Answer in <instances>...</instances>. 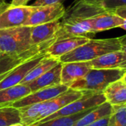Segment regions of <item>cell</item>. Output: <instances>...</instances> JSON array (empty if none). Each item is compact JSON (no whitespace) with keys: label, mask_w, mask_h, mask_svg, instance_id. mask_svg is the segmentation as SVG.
Instances as JSON below:
<instances>
[{"label":"cell","mask_w":126,"mask_h":126,"mask_svg":"<svg viewBox=\"0 0 126 126\" xmlns=\"http://www.w3.org/2000/svg\"><path fill=\"white\" fill-rule=\"evenodd\" d=\"M86 93L88 92L68 89L65 92L53 99L19 109L21 115V123L25 126H33L54 114L65 106L81 98Z\"/></svg>","instance_id":"cell-1"},{"label":"cell","mask_w":126,"mask_h":126,"mask_svg":"<svg viewBox=\"0 0 126 126\" xmlns=\"http://www.w3.org/2000/svg\"><path fill=\"white\" fill-rule=\"evenodd\" d=\"M120 50L118 38L93 39L59 58L62 63L85 62L94 60L105 54Z\"/></svg>","instance_id":"cell-2"},{"label":"cell","mask_w":126,"mask_h":126,"mask_svg":"<svg viewBox=\"0 0 126 126\" xmlns=\"http://www.w3.org/2000/svg\"><path fill=\"white\" fill-rule=\"evenodd\" d=\"M126 69H91L82 78L70 85L69 89L91 93H102L111 83L121 78Z\"/></svg>","instance_id":"cell-3"},{"label":"cell","mask_w":126,"mask_h":126,"mask_svg":"<svg viewBox=\"0 0 126 126\" xmlns=\"http://www.w3.org/2000/svg\"><path fill=\"white\" fill-rule=\"evenodd\" d=\"M30 30L31 27L26 26L0 30L1 52L7 54H20L35 47L31 43Z\"/></svg>","instance_id":"cell-4"},{"label":"cell","mask_w":126,"mask_h":126,"mask_svg":"<svg viewBox=\"0 0 126 126\" xmlns=\"http://www.w3.org/2000/svg\"><path fill=\"white\" fill-rule=\"evenodd\" d=\"M105 102V99L102 93L94 94V93L88 92V93H86L85 95H83L81 98L77 99L74 100V102L65 106L63 108H62L61 109H59L54 114L50 115L49 117H46L45 119L42 120V121H40L39 123L36 124H39L42 122L48 121L54 118L71 116V115L85 111L86 110L96 108L100 106L101 104L104 103Z\"/></svg>","instance_id":"cell-5"},{"label":"cell","mask_w":126,"mask_h":126,"mask_svg":"<svg viewBox=\"0 0 126 126\" xmlns=\"http://www.w3.org/2000/svg\"><path fill=\"white\" fill-rule=\"evenodd\" d=\"M106 10L101 3L87 1L85 0H75L67 10L65 9L62 21L89 19Z\"/></svg>","instance_id":"cell-6"},{"label":"cell","mask_w":126,"mask_h":126,"mask_svg":"<svg viewBox=\"0 0 126 126\" xmlns=\"http://www.w3.org/2000/svg\"><path fill=\"white\" fill-rule=\"evenodd\" d=\"M52 43H47L36 45L30 49L20 54H7L0 53V81L14 68L27 61V59L42 52Z\"/></svg>","instance_id":"cell-7"},{"label":"cell","mask_w":126,"mask_h":126,"mask_svg":"<svg viewBox=\"0 0 126 126\" xmlns=\"http://www.w3.org/2000/svg\"><path fill=\"white\" fill-rule=\"evenodd\" d=\"M37 7L26 5L10 7L0 10V30H7L24 26L30 15Z\"/></svg>","instance_id":"cell-8"},{"label":"cell","mask_w":126,"mask_h":126,"mask_svg":"<svg viewBox=\"0 0 126 126\" xmlns=\"http://www.w3.org/2000/svg\"><path fill=\"white\" fill-rule=\"evenodd\" d=\"M65 13V8L62 3L37 7L30 15L24 26L32 27L58 21L63 17Z\"/></svg>","instance_id":"cell-9"},{"label":"cell","mask_w":126,"mask_h":126,"mask_svg":"<svg viewBox=\"0 0 126 126\" xmlns=\"http://www.w3.org/2000/svg\"><path fill=\"white\" fill-rule=\"evenodd\" d=\"M47 55L45 51L42 52L24 61L18 66L10 71L3 80L0 81V90L7 89L18 84L27 76V75Z\"/></svg>","instance_id":"cell-10"},{"label":"cell","mask_w":126,"mask_h":126,"mask_svg":"<svg viewBox=\"0 0 126 126\" xmlns=\"http://www.w3.org/2000/svg\"><path fill=\"white\" fill-rule=\"evenodd\" d=\"M68 89L69 87L65 85H59L56 86L42 89L30 93L27 96L13 103L10 106H13L19 109L25 108V107H27L34 104L44 103L63 94Z\"/></svg>","instance_id":"cell-11"},{"label":"cell","mask_w":126,"mask_h":126,"mask_svg":"<svg viewBox=\"0 0 126 126\" xmlns=\"http://www.w3.org/2000/svg\"><path fill=\"white\" fill-rule=\"evenodd\" d=\"M91 38L85 36H72L56 39L45 50L46 54L52 58L59 59L79 47L85 44Z\"/></svg>","instance_id":"cell-12"},{"label":"cell","mask_w":126,"mask_h":126,"mask_svg":"<svg viewBox=\"0 0 126 126\" xmlns=\"http://www.w3.org/2000/svg\"><path fill=\"white\" fill-rule=\"evenodd\" d=\"M60 21L61 27L56 35V39L72 36H85L92 38L95 35L93 32L91 18Z\"/></svg>","instance_id":"cell-13"},{"label":"cell","mask_w":126,"mask_h":126,"mask_svg":"<svg viewBox=\"0 0 126 126\" xmlns=\"http://www.w3.org/2000/svg\"><path fill=\"white\" fill-rule=\"evenodd\" d=\"M60 27V20L32 27L30 30L32 45L36 46L47 43H53L56 40V35L59 30Z\"/></svg>","instance_id":"cell-14"},{"label":"cell","mask_w":126,"mask_h":126,"mask_svg":"<svg viewBox=\"0 0 126 126\" xmlns=\"http://www.w3.org/2000/svg\"><path fill=\"white\" fill-rule=\"evenodd\" d=\"M91 69L89 61L62 63L61 84L70 86L74 82L84 77Z\"/></svg>","instance_id":"cell-15"},{"label":"cell","mask_w":126,"mask_h":126,"mask_svg":"<svg viewBox=\"0 0 126 126\" xmlns=\"http://www.w3.org/2000/svg\"><path fill=\"white\" fill-rule=\"evenodd\" d=\"M61 71H62V63L59 62L54 67L35 79L34 80L25 84L27 85L31 93L36 92L38 90L56 86L61 84Z\"/></svg>","instance_id":"cell-16"},{"label":"cell","mask_w":126,"mask_h":126,"mask_svg":"<svg viewBox=\"0 0 126 126\" xmlns=\"http://www.w3.org/2000/svg\"><path fill=\"white\" fill-rule=\"evenodd\" d=\"M91 69H126V53L121 50L102 55L89 61Z\"/></svg>","instance_id":"cell-17"},{"label":"cell","mask_w":126,"mask_h":126,"mask_svg":"<svg viewBox=\"0 0 126 126\" xmlns=\"http://www.w3.org/2000/svg\"><path fill=\"white\" fill-rule=\"evenodd\" d=\"M91 21L94 34L116 27H121L124 23V20L113 10H107L105 12L91 18Z\"/></svg>","instance_id":"cell-18"},{"label":"cell","mask_w":126,"mask_h":126,"mask_svg":"<svg viewBox=\"0 0 126 126\" xmlns=\"http://www.w3.org/2000/svg\"><path fill=\"white\" fill-rule=\"evenodd\" d=\"M102 93L105 102L113 107L126 105V85L120 80L110 83Z\"/></svg>","instance_id":"cell-19"},{"label":"cell","mask_w":126,"mask_h":126,"mask_svg":"<svg viewBox=\"0 0 126 126\" xmlns=\"http://www.w3.org/2000/svg\"><path fill=\"white\" fill-rule=\"evenodd\" d=\"M31 93L30 88L25 84H18L0 90V108L10 106Z\"/></svg>","instance_id":"cell-20"},{"label":"cell","mask_w":126,"mask_h":126,"mask_svg":"<svg viewBox=\"0 0 126 126\" xmlns=\"http://www.w3.org/2000/svg\"><path fill=\"white\" fill-rule=\"evenodd\" d=\"M114 107L105 102L76 121L73 126H87L112 114Z\"/></svg>","instance_id":"cell-21"},{"label":"cell","mask_w":126,"mask_h":126,"mask_svg":"<svg viewBox=\"0 0 126 126\" xmlns=\"http://www.w3.org/2000/svg\"><path fill=\"white\" fill-rule=\"evenodd\" d=\"M59 63V59L50 57L47 55L42 60V61L39 64H37L27 75V76L22 80V81L20 83V84H27V83L34 80L35 79H36L37 78H39V76H41L42 75H43L44 73H45L50 69L54 67Z\"/></svg>","instance_id":"cell-22"},{"label":"cell","mask_w":126,"mask_h":126,"mask_svg":"<svg viewBox=\"0 0 126 126\" xmlns=\"http://www.w3.org/2000/svg\"><path fill=\"white\" fill-rule=\"evenodd\" d=\"M94 109H91L88 110H86L85 111L68 116V117H58V118H54L48 121L42 122L39 124L34 125L32 126H73L74 123L80 120L82 117L88 114L90 111H91Z\"/></svg>","instance_id":"cell-23"},{"label":"cell","mask_w":126,"mask_h":126,"mask_svg":"<svg viewBox=\"0 0 126 126\" xmlns=\"http://www.w3.org/2000/svg\"><path fill=\"white\" fill-rule=\"evenodd\" d=\"M21 123L20 111L13 106L0 108V126H9Z\"/></svg>","instance_id":"cell-24"},{"label":"cell","mask_w":126,"mask_h":126,"mask_svg":"<svg viewBox=\"0 0 126 126\" xmlns=\"http://www.w3.org/2000/svg\"><path fill=\"white\" fill-rule=\"evenodd\" d=\"M108 126H126V105L114 107Z\"/></svg>","instance_id":"cell-25"},{"label":"cell","mask_w":126,"mask_h":126,"mask_svg":"<svg viewBox=\"0 0 126 126\" xmlns=\"http://www.w3.org/2000/svg\"><path fill=\"white\" fill-rule=\"evenodd\" d=\"M101 4L106 10H114L120 7H126V0H105Z\"/></svg>","instance_id":"cell-26"},{"label":"cell","mask_w":126,"mask_h":126,"mask_svg":"<svg viewBox=\"0 0 126 126\" xmlns=\"http://www.w3.org/2000/svg\"><path fill=\"white\" fill-rule=\"evenodd\" d=\"M63 0H36L31 6L35 7H42V6H47V5H52L58 3H62Z\"/></svg>","instance_id":"cell-27"},{"label":"cell","mask_w":126,"mask_h":126,"mask_svg":"<svg viewBox=\"0 0 126 126\" xmlns=\"http://www.w3.org/2000/svg\"><path fill=\"white\" fill-rule=\"evenodd\" d=\"M113 10L124 20V23L120 28L126 30V7H120L115 8Z\"/></svg>","instance_id":"cell-28"},{"label":"cell","mask_w":126,"mask_h":126,"mask_svg":"<svg viewBox=\"0 0 126 126\" xmlns=\"http://www.w3.org/2000/svg\"><path fill=\"white\" fill-rule=\"evenodd\" d=\"M109 118H110V115L107 116L105 117H103V118L99 120L98 121H97V122H95V123L87 126H108Z\"/></svg>","instance_id":"cell-29"},{"label":"cell","mask_w":126,"mask_h":126,"mask_svg":"<svg viewBox=\"0 0 126 126\" xmlns=\"http://www.w3.org/2000/svg\"><path fill=\"white\" fill-rule=\"evenodd\" d=\"M30 0H12L9 6L10 7H22L26 6Z\"/></svg>","instance_id":"cell-30"},{"label":"cell","mask_w":126,"mask_h":126,"mask_svg":"<svg viewBox=\"0 0 126 126\" xmlns=\"http://www.w3.org/2000/svg\"><path fill=\"white\" fill-rule=\"evenodd\" d=\"M119 42L120 45V50L126 53V35L119 37Z\"/></svg>","instance_id":"cell-31"},{"label":"cell","mask_w":126,"mask_h":126,"mask_svg":"<svg viewBox=\"0 0 126 126\" xmlns=\"http://www.w3.org/2000/svg\"><path fill=\"white\" fill-rule=\"evenodd\" d=\"M123 83H125L126 85V71L124 72V74L123 75V76L121 77V78L120 79Z\"/></svg>","instance_id":"cell-32"},{"label":"cell","mask_w":126,"mask_h":126,"mask_svg":"<svg viewBox=\"0 0 126 126\" xmlns=\"http://www.w3.org/2000/svg\"><path fill=\"white\" fill-rule=\"evenodd\" d=\"M87 1H91V2H97V3H102L105 0H85Z\"/></svg>","instance_id":"cell-33"},{"label":"cell","mask_w":126,"mask_h":126,"mask_svg":"<svg viewBox=\"0 0 126 126\" xmlns=\"http://www.w3.org/2000/svg\"><path fill=\"white\" fill-rule=\"evenodd\" d=\"M8 5H9V4H8V3H7V2H6L5 4H4L0 5V10H3V9L6 8Z\"/></svg>","instance_id":"cell-34"},{"label":"cell","mask_w":126,"mask_h":126,"mask_svg":"<svg viewBox=\"0 0 126 126\" xmlns=\"http://www.w3.org/2000/svg\"><path fill=\"white\" fill-rule=\"evenodd\" d=\"M9 126H25L22 123H15V124H13V125H10Z\"/></svg>","instance_id":"cell-35"},{"label":"cell","mask_w":126,"mask_h":126,"mask_svg":"<svg viewBox=\"0 0 126 126\" xmlns=\"http://www.w3.org/2000/svg\"><path fill=\"white\" fill-rule=\"evenodd\" d=\"M6 2L5 1H2V2H0V5H1V4H5Z\"/></svg>","instance_id":"cell-36"},{"label":"cell","mask_w":126,"mask_h":126,"mask_svg":"<svg viewBox=\"0 0 126 126\" xmlns=\"http://www.w3.org/2000/svg\"><path fill=\"white\" fill-rule=\"evenodd\" d=\"M2 1H4V0H0V2H2Z\"/></svg>","instance_id":"cell-37"},{"label":"cell","mask_w":126,"mask_h":126,"mask_svg":"<svg viewBox=\"0 0 126 126\" xmlns=\"http://www.w3.org/2000/svg\"><path fill=\"white\" fill-rule=\"evenodd\" d=\"M1 49H0V53H1Z\"/></svg>","instance_id":"cell-38"}]
</instances>
